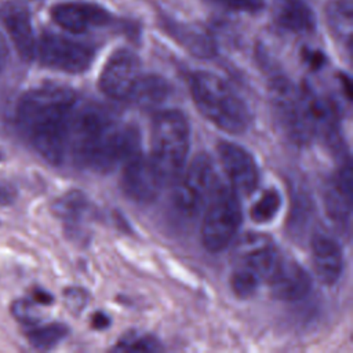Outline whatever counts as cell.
Returning <instances> with one entry per match:
<instances>
[{"label": "cell", "instance_id": "cell-1", "mask_svg": "<svg viewBox=\"0 0 353 353\" xmlns=\"http://www.w3.org/2000/svg\"><path fill=\"white\" fill-rule=\"evenodd\" d=\"M74 91L66 87H40L22 95L17 105V123L33 149L50 164L61 165L69 149Z\"/></svg>", "mask_w": 353, "mask_h": 353}, {"label": "cell", "instance_id": "cell-2", "mask_svg": "<svg viewBox=\"0 0 353 353\" xmlns=\"http://www.w3.org/2000/svg\"><path fill=\"white\" fill-rule=\"evenodd\" d=\"M139 132L121 124L99 106L80 109L70 124L69 148L74 160L94 171L106 172L139 153Z\"/></svg>", "mask_w": 353, "mask_h": 353}, {"label": "cell", "instance_id": "cell-3", "mask_svg": "<svg viewBox=\"0 0 353 353\" xmlns=\"http://www.w3.org/2000/svg\"><path fill=\"white\" fill-rule=\"evenodd\" d=\"M190 91L200 113L218 128L230 134L248 128V106L222 77L211 72H197L192 76Z\"/></svg>", "mask_w": 353, "mask_h": 353}, {"label": "cell", "instance_id": "cell-4", "mask_svg": "<svg viewBox=\"0 0 353 353\" xmlns=\"http://www.w3.org/2000/svg\"><path fill=\"white\" fill-rule=\"evenodd\" d=\"M189 142V123L182 112L170 109L159 112L153 117L149 159L165 183L172 181L183 168Z\"/></svg>", "mask_w": 353, "mask_h": 353}, {"label": "cell", "instance_id": "cell-5", "mask_svg": "<svg viewBox=\"0 0 353 353\" xmlns=\"http://www.w3.org/2000/svg\"><path fill=\"white\" fill-rule=\"evenodd\" d=\"M241 223V205L232 189H219L208 203L203 218L201 240L210 252L222 251L229 245Z\"/></svg>", "mask_w": 353, "mask_h": 353}, {"label": "cell", "instance_id": "cell-6", "mask_svg": "<svg viewBox=\"0 0 353 353\" xmlns=\"http://www.w3.org/2000/svg\"><path fill=\"white\" fill-rule=\"evenodd\" d=\"M218 175L212 160L201 153L188 167L175 192V201L179 210L186 214L199 212L211 201L219 190Z\"/></svg>", "mask_w": 353, "mask_h": 353}, {"label": "cell", "instance_id": "cell-7", "mask_svg": "<svg viewBox=\"0 0 353 353\" xmlns=\"http://www.w3.org/2000/svg\"><path fill=\"white\" fill-rule=\"evenodd\" d=\"M270 101L277 120L291 139L306 143L313 138L301 90L285 79H277L270 87Z\"/></svg>", "mask_w": 353, "mask_h": 353}, {"label": "cell", "instance_id": "cell-8", "mask_svg": "<svg viewBox=\"0 0 353 353\" xmlns=\"http://www.w3.org/2000/svg\"><path fill=\"white\" fill-rule=\"evenodd\" d=\"M37 52L44 66L66 73L87 70L95 55L92 47L55 33L41 36Z\"/></svg>", "mask_w": 353, "mask_h": 353}, {"label": "cell", "instance_id": "cell-9", "mask_svg": "<svg viewBox=\"0 0 353 353\" xmlns=\"http://www.w3.org/2000/svg\"><path fill=\"white\" fill-rule=\"evenodd\" d=\"M141 74L139 58L132 51L121 48L114 51L103 65L98 84L106 97L125 101L130 99Z\"/></svg>", "mask_w": 353, "mask_h": 353}, {"label": "cell", "instance_id": "cell-10", "mask_svg": "<svg viewBox=\"0 0 353 353\" xmlns=\"http://www.w3.org/2000/svg\"><path fill=\"white\" fill-rule=\"evenodd\" d=\"M164 185V179L149 157L137 153L125 161L121 188L131 200L141 204L150 203L156 200Z\"/></svg>", "mask_w": 353, "mask_h": 353}, {"label": "cell", "instance_id": "cell-11", "mask_svg": "<svg viewBox=\"0 0 353 353\" xmlns=\"http://www.w3.org/2000/svg\"><path fill=\"white\" fill-rule=\"evenodd\" d=\"M218 154L232 189L241 194L254 192L259 182V171L251 153L237 143L222 141L218 145Z\"/></svg>", "mask_w": 353, "mask_h": 353}, {"label": "cell", "instance_id": "cell-12", "mask_svg": "<svg viewBox=\"0 0 353 353\" xmlns=\"http://www.w3.org/2000/svg\"><path fill=\"white\" fill-rule=\"evenodd\" d=\"M52 19L72 33H83L91 28L105 26L113 21L103 7L87 1H68L52 7Z\"/></svg>", "mask_w": 353, "mask_h": 353}, {"label": "cell", "instance_id": "cell-13", "mask_svg": "<svg viewBox=\"0 0 353 353\" xmlns=\"http://www.w3.org/2000/svg\"><path fill=\"white\" fill-rule=\"evenodd\" d=\"M268 283L274 298L288 302L305 298L312 287V279L309 273L298 262L284 256L281 258Z\"/></svg>", "mask_w": 353, "mask_h": 353}, {"label": "cell", "instance_id": "cell-14", "mask_svg": "<svg viewBox=\"0 0 353 353\" xmlns=\"http://www.w3.org/2000/svg\"><path fill=\"white\" fill-rule=\"evenodd\" d=\"M312 259L316 276L327 285L336 283L343 269V255L335 239L316 233L312 239Z\"/></svg>", "mask_w": 353, "mask_h": 353}, {"label": "cell", "instance_id": "cell-15", "mask_svg": "<svg viewBox=\"0 0 353 353\" xmlns=\"http://www.w3.org/2000/svg\"><path fill=\"white\" fill-rule=\"evenodd\" d=\"M353 174L350 163H346L330 182L325 192V211L335 222H346L352 212Z\"/></svg>", "mask_w": 353, "mask_h": 353}, {"label": "cell", "instance_id": "cell-16", "mask_svg": "<svg viewBox=\"0 0 353 353\" xmlns=\"http://www.w3.org/2000/svg\"><path fill=\"white\" fill-rule=\"evenodd\" d=\"M4 25L19 57L30 61L36 52V43L28 10L22 6L10 7L4 14Z\"/></svg>", "mask_w": 353, "mask_h": 353}, {"label": "cell", "instance_id": "cell-17", "mask_svg": "<svg viewBox=\"0 0 353 353\" xmlns=\"http://www.w3.org/2000/svg\"><path fill=\"white\" fill-rule=\"evenodd\" d=\"M281 258L283 255L270 241L266 240V237H254V240L250 244V248L245 251L244 266L248 268L252 273H255L261 281H268L273 272L276 270L277 265L280 263Z\"/></svg>", "mask_w": 353, "mask_h": 353}, {"label": "cell", "instance_id": "cell-18", "mask_svg": "<svg viewBox=\"0 0 353 353\" xmlns=\"http://www.w3.org/2000/svg\"><path fill=\"white\" fill-rule=\"evenodd\" d=\"M276 22L292 33H309L316 26L314 14L305 0H279Z\"/></svg>", "mask_w": 353, "mask_h": 353}, {"label": "cell", "instance_id": "cell-19", "mask_svg": "<svg viewBox=\"0 0 353 353\" xmlns=\"http://www.w3.org/2000/svg\"><path fill=\"white\" fill-rule=\"evenodd\" d=\"M171 91L170 84L165 79L157 74H141L130 101L142 106L153 108L165 101Z\"/></svg>", "mask_w": 353, "mask_h": 353}, {"label": "cell", "instance_id": "cell-20", "mask_svg": "<svg viewBox=\"0 0 353 353\" xmlns=\"http://www.w3.org/2000/svg\"><path fill=\"white\" fill-rule=\"evenodd\" d=\"M88 210V203L80 192H69L62 196L54 207L57 215L69 226H76Z\"/></svg>", "mask_w": 353, "mask_h": 353}, {"label": "cell", "instance_id": "cell-21", "mask_svg": "<svg viewBox=\"0 0 353 353\" xmlns=\"http://www.w3.org/2000/svg\"><path fill=\"white\" fill-rule=\"evenodd\" d=\"M68 334V327L59 323L33 327L28 331L29 342L37 349H50L62 341Z\"/></svg>", "mask_w": 353, "mask_h": 353}, {"label": "cell", "instance_id": "cell-22", "mask_svg": "<svg viewBox=\"0 0 353 353\" xmlns=\"http://www.w3.org/2000/svg\"><path fill=\"white\" fill-rule=\"evenodd\" d=\"M281 207V196L277 190L269 189L266 190L259 200L251 207V218L256 223L270 222Z\"/></svg>", "mask_w": 353, "mask_h": 353}, {"label": "cell", "instance_id": "cell-23", "mask_svg": "<svg viewBox=\"0 0 353 353\" xmlns=\"http://www.w3.org/2000/svg\"><path fill=\"white\" fill-rule=\"evenodd\" d=\"M259 279L248 268H241L236 270L232 276V290L240 298H248L255 292L259 284Z\"/></svg>", "mask_w": 353, "mask_h": 353}, {"label": "cell", "instance_id": "cell-24", "mask_svg": "<svg viewBox=\"0 0 353 353\" xmlns=\"http://www.w3.org/2000/svg\"><path fill=\"white\" fill-rule=\"evenodd\" d=\"M117 347L120 350H127V352H154L160 349V345L152 336H148V335L138 336V335L130 334L119 342Z\"/></svg>", "mask_w": 353, "mask_h": 353}, {"label": "cell", "instance_id": "cell-25", "mask_svg": "<svg viewBox=\"0 0 353 353\" xmlns=\"http://www.w3.org/2000/svg\"><path fill=\"white\" fill-rule=\"evenodd\" d=\"M225 8L244 12H258L265 7V0H210Z\"/></svg>", "mask_w": 353, "mask_h": 353}, {"label": "cell", "instance_id": "cell-26", "mask_svg": "<svg viewBox=\"0 0 353 353\" xmlns=\"http://www.w3.org/2000/svg\"><path fill=\"white\" fill-rule=\"evenodd\" d=\"M14 317L23 323V324H29V325H33L39 321V317H37V313H36V309L34 306L28 302V301H17L14 305H12V309H11Z\"/></svg>", "mask_w": 353, "mask_h": 353}, {"label": "cell", "instance_id": "cell-27", "mask_svg": "<svg viewBox=\"0 0 353 353\" xmlns=\"http://www.w3.org/2000/svg\"><path fill=\"white\" fill-rule=\"evenodd\" d=\"M65 303L68 305L69 310L79 313L87 303V294L79 288H69L65 292Z\"/></svg>", "mask_w": 353, "mask_h": 353}, {"label": "cell", "instance_id": "cell-28", "mask_svg": "<svg viewBox=\"0 0 353 353\" xmlns=\"http://www.w3.org/2000/svg\"><path fill=\"white\" fill-rule=\"evenodd\" d=\"M15 199V190L6 182H0V204H11Z\"/></svg>", "mask_w": 353, "mask_h": 353}, {"label": "cell", "instance_id": "cell-29", "mask_svg": "<svg viewBox=\"0 0 353 353\" xmlns=\"http://www.w3.org/2000/svg\"><path fill=\"white\" fill-rule=\"evenodd\" d=\"M109 325V317L105 316L103 313L98 312L92 316V327L97 330H103Z\"/></svg>", "mask_w": 353, "mask_h": 353}, {"label": "cell", "instance_id": "cell-30", "mask_svg": "<svg viewBox=\"0 0 353 353\" xmlns=\"http://www.w3.org/2000/svg\"><path fill=\"white\" fill-rule=\"evenodd\" d=\"M7 59H8V48H7V44H6V40H4L3 34L0 33V73L4 69V66L7 63Z\"/></svg>", "mask_w": 353, "mask_h": 353}, {"label": "cell", "instance_id": "cell-31", "mask_svg": "<svg viewBox=\"0 0 353 353\" xmlns=\"http://www.w3.org/2000/svg\"><path fill=\"white\" fill-rule=\"evenodd\" d=\"M33 299L37 302V303H41V305H48L50 302H52V296L43 291V290H34L33 291Z\"/></svg>", "mask_w": 353, "mask_h": 353}, {"label": "cell", "instance_id": "cell-32", "mask_svg": "<svg viewBox=\"0 0 353 353\" xmlns=\"http://www.w3.org/2000/svg\"><path fill=\"white\" fill-rule=\"evenodd\" d=\"M307 59H309L313 65L319 66V65H321L323 57H321V54H320V52H309V54H307Z\"/></svg>", "mask_w": 353, "mask_h": 353}]
</instances>
